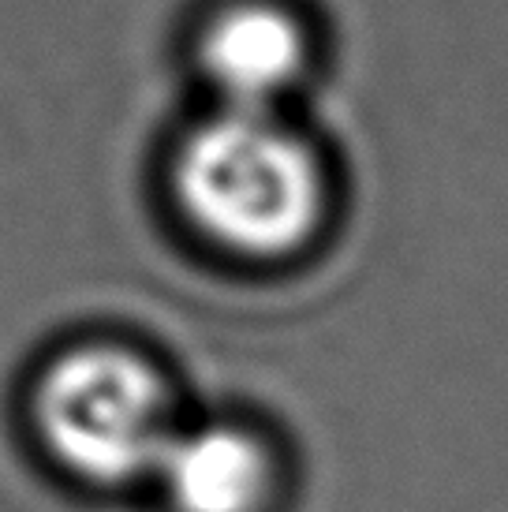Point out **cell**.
<instances>
[{
	"label": "cell",
	"mask_w": 508,
	"mask_h": 512,
	"mask_svg": "<svg viewBox=\"0 0 508 512\" xmlns=\"http://www.w3.org/2000/svg\"><path fill=\"white\" fill-rule=\"evenodd\" d=\"M34 423L60 468L98 486L157 475L176 434L161 370L120 344H79L53 359L34 389Z\"/></svg>",
	"instance_id": "7a4b0ae2"
},
{
	"label": "cell",
	"mask_w": 508,
	"mask_h": 512,
	"mask_svg": "<svg viewBox=\"0 0 508 512\" xmlns=\"http://www.w3.org/2000/svg\"><path fill=\"white\" fill-rule=\"evenodd\" d=\"M202 79L228 109H273L311 64V34L281 0H228L195 38Z\"/></svg>",
	"instance_id": "3957f363"
},
{
	"label": "cell",
	"mask_w": 508,
	"mask_h": 512,
	"mask_svg": "<svg viewBox=\"0 0 508 512\" xmlns=\"http://www.w3.org/2000/svg\"><path fill=\"white\" fill-rule=\"evenodd\" d=\"M172 199L198 236L247 262L299 255L329 217L318 146L273 109H228L184 135L172 157Z\"/></svg>",
	"instance_id": "6da1fadb"
},
{
	"label": "cell",
	"mask_w": 508,
	"mask_h": 512,
	"mask_svg": "<svg viewBox=\"0 0 508 512\" xmlns=\"http://www.w3.org/2000/svg\"><path fill=\"white\" fill-rule=\"evenodd\" d=\"M176 512H262L273 494V456L232 423L176 430L157 464Z\"/></svg>",
	"instance_id": "277c9868"
}]
</instances>
